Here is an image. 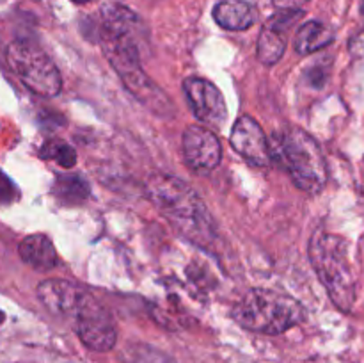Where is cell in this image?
<instances>
[{
    "label": "cell",
    "mask_w": 364,
    "mask_h": 363,
    "mask_svg": "<svg viewBox=\"0 0 364 363\" xmlns=\"http://www.w3.org/2000/svg\"><path fill=\"white\" fill-rule=\"evenodd\" d=\"M361 14H363V18H364V0H361Z\"/></svg>",
    "instance_id": "cell-21"
},
{
    "label": "cell",
    "mask_w": 364,
    "mask_h": 363,
    "mask_svg": "<svg viewBox=\"0 0 364 363\" xmlns=\"http://www.w3.org/2000/svg\"><path fill=\"white\" fill-rule=\"evenodd\" d=\"M39 155H41L43 159L55 160L59 166L66 167V169H70V167H73L75 164H77V153H75V149L71 148L70 144H66V142H59V141L45 142L41 152H39Z\"/></svg>",
    "instance_id": "cell-17"
},
{
    "label": "cell",
    "mask_w": 364,
    "mask_h": 363,
    "mask_svg": "<svg viewBox=\"0 0 364 363\" xmlns=\"http://www.w3.org/2000/svg\"><path fill=\"white\" fill-rule=\"evenodd\" d=\"M231 146L235 152L247 160L251 166L269 167L272 164L269 152V139L259 127L258 121L251 116H240L231 128Z\"/></svg>",
    "instance_id": "cell-10"
},
{
    "label": "cell",
    "mask_w": 364,
    "mask_h": 363,
    "mask_svg": "<svg viewBox=\"0 0 364 363\" xmlns=\"http://www.w3.org/2000/svg\"><path fill=\"white\" fill-rule=\"evenodd\" d=\"M18 194H20V192H18L13 180H11L6 173L0 171V203H2V205H7V203L16 201Z\"/></svg>",
    "instance_id": "cell-18"
},
{
    "label": "cell",
    "mask_w": 364,
    "mask_h": 363,
    "mask_svg": "<svg viewBox=\"0 0 364 363\" xmlns=\"http://www.w3.org/2000/svg\"><path fill=\"white\" fill-rule=\"evenodd\" d=\"M21 260L38 270L53 269L57 263V251L53 242L46 235L34 233L25 237L18 246Z\"/></svg>",
    "instance_id": "cell-14"
},
{
    "label": "cell",
    "mask_w": 364,
    "mask_h": 363,
    "mask_svg": "<svg viewBox=\"0 0 364 363\" xmlns=\"http://www.w3.org/2000/svg\"><path fill=\"white\" fill-rule=\"evenodd\" d=\"M309 260L331 301L341 312H350L355 302V274L345 238L320 228L309 241Z\"/></svg>",
    "instance_id": "cell-4"
},
{
    "label": "cell",
    "mask_w": 364,
    "mask_h": 363,
    "mask_svg": "<svg viewBox=\"0 0 364 363\" xmlns=\"http://www.w3.org/2000/svg\"><path fill=\"white\" fill-rule=\"evenodd\" d=\"M71 2H73V4H87V2H91V0H71Z\"/></svg>",
    "instance_id": "cell-20"
},
{
    "label": "cell",
    "mask_w": 364,
    "mask_h": 363,
    "mask_svg": "<svg viewBox=\"0 0 364 363\" xmlns=\"http://www.w3.org/2000/svg\"><path fill=\"white\" fill-rule=\"evenodd\" d=\"M38 298L53 315L71 320V326L95 315L103 308L102 302L82 288L80 285L66 280H45L38 285Z\"/></svg>",
    "instance_id": "cell-7"
},
{
    "label": "cell",
    "mask_w": 364,
    "mask_h": 363,
    "mask_svg": "<svg viewBox=\"0 0 364 363\" xmlns=\"http://www.w3.org/2000/svg\"><path fill=\"white\" fill-rule=\"evenodd\" d=\"M100 43L124 88L151 112L173 117L174 105L141 66V18L121 4H107L100 13Z\"/></svg>",
    "instance_id": "cell-1"
},
{
    "label": "cell",
    "mask_w": 364,
    "mask_h": 363,
    "mask_svg": "<svg viewBox=\"0 0 364 363\" xmlns=\"http://www.w3.org/2000/svg\"><path fill=\"white\" fill-rule=\"evenodd\" d=\"M73 330L82 344L91 351L107 352L116 345L117 331L114 326L112 315L107 312V308H102L95 315L78 322L77 326H73Z\"/></svg>",
    "instance_id": "cell-12"
},
{
    "label": "cell",
    "mask_w": 364,
    "mask_h": 363,
    "mask_svg": "<svg viewBox=\"0 0 364 363\" xmlns=\"http://www.w3.org/2000/svg\"><path fill=\"white\" fill-rule=\"evenodd\" d=\"M270 160L284 169L306 194H320L327 184V164L311 134L297 127L283 128L269 139Z\"/></svg>",
    "instance_id": "cell-3"
},
{
    "label": "cell",
    "mask_w": 364,
    "mask_h": 363,
    "mask_svg": "<svg viewBox=\"0 0 364 363\" xmlns=\"http://www.w3.org/2000/svg\"><path fill=\"white\" fill-rule=\"evenodd\" d=\"M258 9L247 0H220L213 7V20L226 31H247L256 23Z\"/></svg>",
    "instance_id": "cell-13"
},
{
    "label": "cell",
    "mask_w": 364,
    "mask_h": 363,
    "mask_svg": "<svg viewBox=\"0 0 364 363\" xmlns=\"http://www.w3.org/2000/svg\"><path fill=\"white\" fill-rule=\"evenodd\" d=\"M304 306L297 299L267 288H252L233 308V319L244 330L281 335L304 320Z\"/></svg>",
    "instance_id": "cell-5"
},
{
    "label": "cell",
    "mask_w": 364,
    "mask_h": 363,
    "mask_svg": "<svg viewBox=\"0 0 364 363\" xmlns=\"http://www.w3.org/2000/svg\"><path fill=\"white\" fill-rule=\"evenodd\" d=\"M146 196L160 214L199 248H210L217 238L215 221L201 196L181 178L155 173L146 182Z\"/></svg>",
    "instance_id": "cell-2"
},
{
    "label": "cell",
    "mask_w": 364,
    "mask_h": 363,
    "mask_svg": "<svg viewBox=\"0 0 364 363\" xmlns=\"http://www.w3.org/2000/svg\"><path fill=\"white\" fill-rule=\"evenodd\" d=\"M302 11H279L269 20L258 36V59L265 66L279 63L287 50V31L295 23Z\"/></svg>",
    "instance_id": "cell-11"
},
{
    "label": "cell",
    "mask_w": 364,
    "mask_h": 363,
    "mask_svg": "<svg viewBox=\"0 0 364 363\" xmlns=\"http://www.w3.org/2000/svg\"><path fill=\"white\" fill-rule=\"evenodd\" d=\"M185 164L198 174H208L223 159V146L219 137L210 128L201 125H188L183 132Z\"/></svg>",
    "instance_id": "cell-9"
},
{
    "label": "cell",
    "mask_w": 364,
    "mask_h": 363,
    "mask_svg": "<svg viewBox=\"0 0 364 363\" xmlns=\"http://www.w3.org/2000/svg\"><path fill=\"white\" fill-rule=\"evenodd\" d=\"M2 320H4V313L0 312V322H2Z\"/></svg>",
    "instance_id": "cell-22"
},
{
    "label": "cell",
    "mask_w": 364,
    "mask_h": 363,
    "mask_svg": "<svg viewBox=\"0 0 364 363\" xmlns=\"http://www.w3.org/2000/svg\"><path fill=\"white\" fill-rule=\"evenodd\" d=\"M334 41V31L329 25L322 23L318 20L306 21L295 34V52L301 56H308V53L318 52V50L326 48Z\"/></svg>",
    "instance_id": "cell-15"
},
{
    "label": "cell",
    "mask_w": 364,
    "mask_h": 363,
    "mask_svg": "<svg viewBox=\"0 0 364 363\" xmlns=\"http://www.w3.org/2000/svg\"><path fill=\"white\" fill-rule=\"evenodd\" d=\"M183 93L192 114L201 123L210 125V127H220L226 121V100L213 82L203 77H188L183 80Z\"/></svg>",
    "instance_id": "cell-8"
},
{
    "label": "cell",
    "mask_w": 364,
    "mask_h": 363,
    "mask_svg": "<svg viewBox=\"0 0 364 363\" xmlns=\"http://www.w3.org/2000/svg\"><path fill=\"white\" fill-rule=\"evenodd\" d=\"M272 2L279 11H297L309 0H272Z\"/></svg>",
    "instance_id": "cell-19"
},
{
    "label": "cell",
    "mask_w": 364,
    "mask_h": 363,
    "mask_svg": "<svg viewBox=\"0 0 364 363\" xmlns=\"http://www.w3.org/2000/svg\"><path fill=\"white\" fill-rule=\"evenodd\" d=\"M7 63L18 78L41 96H57L63 78L53 60L34 43L16 39L7 46Z\"/></svg>",
    "instance_id": "cell-6"
},
{
    "label": "cell",
    "mask_w": 364,
    "mask_h": 363,
    "mask_svg": "<svg viewBox=\"0 0 364 363\" xmlns=\"http://www.w3.org/2000/svg\"><path fill=\"white\" fill-rule=\"evenodd\" d=\"M53 194L55 198L63 199L68 205H77V203L85 201L91 194V187L87 182L78 174H66L59 177L53 185Z\"/></svg>",
    "instance_id": "cell-16"
}]
</instances>
